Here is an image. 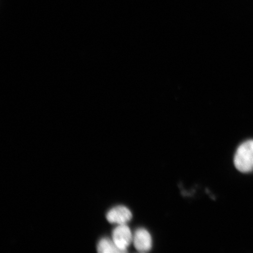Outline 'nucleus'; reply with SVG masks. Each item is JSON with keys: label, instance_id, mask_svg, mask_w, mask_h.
I'll list each match as a JSON object with an SVG mask.
<instances>
[{"label": "nucleus", "instance_id": "nucleus-1", "mask_svg": "<svg viewBox=\"0 0 253 253\" xmlns=\"http://www.w3.org/2000/svg\"><path fill=\"white\" fill-rule=\"evenodd\" d=\"M234 163L237 170L243 173L253 170V140H249L240 145L236 151Z\"/></svg>", "mask_w": 253, "mask_h": 253}, {"label": "nucleus", "instance_id": "nucleus-2", "mask_svg": "<svg viewBox=\"0 0 253 253\" xmlns=\"http://www.w3.org/2000/svg\"><path fill=\"white\" fill-rule=\"evenodd\" d=\"M132 239L133 235L126 224H120L113 231L112 240L123 253L126 252V249L132 242Z\"/></svg>", "mask_w": 253, "mask_h": 253}, {"label": "nucleus", "instance_id": "nucleus-3", "mask_svg": "<svg viewBox=\"0 0 253 253\" xmlns=\"http://www.w3.org/2000/svg\"><path fill=\"white\" fill-rule=\"evenodd\" d=\"M106 217L110 223L120 225L127 223L131 219L132 213L127 208L124 206H119L110 210Z\"/></svg>", "mask_w": 253, "mask_h": 253}, {"label": "nucleus", "instance_id": "nucleus-4", "mask_svg": "<svg viewBox=\"0 0 253 253\" xmlns=\"http://www.w3.org/2000/svg\"><path fill=\"white\" fill-rule=\"evenodd\" d=\"M135 248L139 252H149L152 248V238L149 232L145 229L135 231L132 239Z\"/></svg>", "mask_w": 253, "mask_h": 253}, {"label": "nucleus", "instance_id": "nucleus-5", "mask_svg": "<svg viewBox=\"0 0 253 253\" xmlns=\"http://www.w3.org/2000/svg\"><path fill=\"white\" fill-rule=\"evenodd\" d=\"M97 252L100 253H123L113 240L108 238L101 239L97 245Z\"/></svg>", "mask_w": 253, "mask_h": 253}]
</instances>
